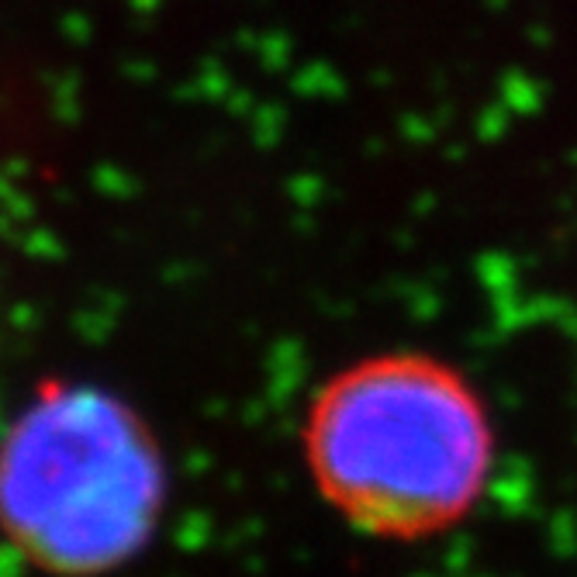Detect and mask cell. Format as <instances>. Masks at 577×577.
<instances>
[{
    "label": "cell",
    "mask_w": 577,
    "mask_h": 577,
    "mask_svg": "<svg viewBox=\"0 0 577 577\" xmlns=\"http://www.w3.org/2000/svg\"><path fill=\"white\" fill-rule=\"evenodd\" d=\"M301 454L352 529L419 543L460 526L495 470V426L474 384L429 352H377L308 401Z\"/></svg>",
    "instance_id": "cell-1"
},
{
    "label": "cell",
    "mask_w": 577,
    "mask_h": 577,
    "mask_svg": "<svg viewBox=\"0 0 577 577\" xmlns=\"http://www.w3.org/2000/svg\"><path fill=\"white\" fill-rule=\"evenodd\" d=\"M163 505V450L105 388L49 380L0 439V533L46 574L118 570L146 550Z\"/></svg>",
    "instance_id": "cell-2"
}]
</instances>
